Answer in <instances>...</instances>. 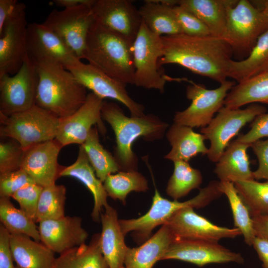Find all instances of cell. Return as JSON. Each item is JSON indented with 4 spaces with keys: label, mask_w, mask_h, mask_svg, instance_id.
Here are the masks:
<instances>
[{
    "label": "cell",
    "mask_w": 268,
    "mask_h": 268,
    "mask_svg": "<svg viewBox=\"0 0 268 268\" xmlns=\"http://www.w3.org/2000/svg\"><path fill=\"white\" fill-rule=\"evenodd\" d=\"M162 53L160 67L177 64L220 84L228 77L233 53L222 38L211 35L191 36L183 33L161 37Z\"/></svg>",
    "instance_id": "1"
},
{
    "label": "cell",
    "mask_w": 268,
    "mask_h": 268,
    "mask_svg": "<svg viewBox=\"0 0 268 268\" xmlns=\"http://www.w3.org/2000/svg\"><path fill=\"white\" fill-rule=\"evenodd\" d=\"M34 62L38 76L37 106L62 119L73 114L84 103L88 94L87 89L69 70L49 60Z\"/></svg>",
    "instance_id": "2"
},
{
    "label": "cell",
    "mask_w": 268,
    "mask_h": 268,
    "mask_svg": "<svg viewBox=\"0 0 268 268\" xmlns=\"http://www.w3.org/2000/svg\"><path fill=\"white\" fill-rule=\"evenodd\" d=\"M102 118L112 127L116 145L114 157L121 171L137 170L138 158L132 146L139 137L152 141L162 138L168 125L153 114L130 117L116 103L104 101Z\"/></svg>",
    "instance_id": "3"
},
{
    "label": "cell",
    "mask_w": 268,
    "mask_h": 268,
    "mask_svg": "<svg viewBox=\"0 0 268 268\" xmlns=\"http://www.w3.org/2000/svg\"><path fill=\"white\" fill-rule=\"evenodd\" d=\"M83 59L112 78L134 85L133 44L94 21L88 33Z\"/></svg>",
    "instance_id": "4"
},
{
    "label": "cell",
    "mask_w": 268,
    "mask_h": 268,
    "mask_svg": "<svg viewBox=\"0 0 268 268\" xmlns=\"http://www.w3.org/2000/svg\"><path fill=\"white\" fill-rule=\"evenodd\" d=\"M222 195L220 182L217 181L210 182L206 186L200 189L196 196L183 202L165 199L155 189L149 210L137 218L119 220L120 226L125 235L129 232H133L137 240L145 241L154 228L160 225L165 224L179 210L187 207H203Z\"/></svg>",
    "instance_id": "5"
},
{
    "label": "cell",
    "mask_w": 268,
    "mask_h": 268,
    "mask_svg": "<svg viewBox=\"0 0 268 268\" xmlns=\"http://www.w3.org/2000/svg\"><path fill=\"white\" fill-rule=\"evenodd\" d=\"M0 136L15 140L24 150L55 139L61 120L36 105L8 116L0 114Z\"/></svg>",
    "instance_id": "6"
},
{
    "label": "cell",
    "mask_w": 268,
    "mask_h": 268,
    "mask_svg": "<svg viewBox=\"0 0 268 268\" xmlns=\"http://www.w3.org/2000/svg\"><path fill=\"white\" fill-rule=\"evenodd\" d=\"M268 30V16L251 1L235 0L226 10L223 39L233 52L249 55L259 38Z\"/></svg>",
    "instance_id": "7"
},
{
    "label": "cell",
    "mask_w": 268,
    "mask_h": 268,
    "mask_svg": "<svg viewBox=\"0 0 268 268\" xmlns=\"http://www.w3.org/2000/svg\"><path fill=\"white\" fill-rule=\"evenodd\" d=\"M162 53L161 37L151 32L142 21L133 44L134 85L163 93L167 81H178V78L169 77L161 71L158 61Z\"/></svg>",
    "instance_id": "8"
},
{
    "label": "cell",
    "mask_w": 268,
    "mask_h": 268,
    "mask_svg": "<svg viewBox=\"0 0 268 268\" xmlns=\"http://www.w3.org/2000/svg\"><path fill=\"white\" fill-rule=\"evenodd\" d=\"M266 111V107L258 104H252L244 109L223 106L210 123L200 131L205 139L210 142L207 154L209 160L216 163L240 130Z\"/></svg>",
    "instance_id": "9"
},
{
    "label": "cell",
    "mask_w": 268,
    "mask_h": 268,
    "mask_svg": "<svg viewBox=\"0 0 268 268\" xmlns=\"http://www.w3.org/2000/svg\"><path fill=\"white\" fill-rule=\"evenodd\" d=\"M188 81L190 84L186 88V95L191 104L184 111L176 112L174 123L192 128H204L224 106V100L235 83L227 80L218 88L208 89L203 84Z\"/></svg>",
    "instance_id": "10"
},
{
    "label": "cell",
    "mask_w": 268,
    "mask_h": 268,
    "mask_svg": "<svg viewBox=\"0 0 268 268\" xmlns=\"http://www.w3.org/2000/svg\"><path fill=\"white\" fill-rule=\"evenodd\" d=\"M38 82L36 65L28 56L15 74L0 76V114L8 116L36 105Z\"/></svg>",
    "instance_id": "11"
},
{
    "label": "cell",
    "mask_w": 268,
    "mask_h": 268,
    "mask_svg": "<svg viewBox=\"0 0 268 268\" xmlns=\"http://www.w3.org/2000/svg\"><path fill=\"white\" fill-rule=\"evenodd\" d=\"M91 6L54 9L43 24L55 32L79 59H83L89 30L94 22Z\"/></svg>",
    "instance_id": "12"
},
{
    "label": "cell",
    "mask_w": 268,
    "mask_h": 268,
    "mask_svg": "<svg viewBox=\"0 0 268 268\" xmlns=\"http://www.w3.org/2000/svg\"><path fill=\"white\" fill-rule=\"evenodd\" d=\"M26 5L18 2L0 34V76L14 75L27 57Z\"/></svg>",
    "instance_id": "13"
},
{
    "label": "cell",
    "mask_w": 268,
    "mask_h": 268,
    "mask_svg": "<svg viewBox=\"0 0 268 268\" xmlns=\"http://www.w3.org/2000/svg\"><path fill=\"white\" fill-rule=\"evenodd\" d=\"M91 9L96 23L133 44L142 19L132 0H94Z\"/></svg>",
    "instance_id": "14"
},
{
    "label": "cell",
    "mask_w": 268,
    "mask_h": 268,
    "mask_svg": "<svg viewBox=\"0 0 268 268\" xmlns=\"http://www.w3.org/2000/svg\"><path fill=\"white\" fill-rule=\"evenodd\" d=\"M67 69L87 89L101 99H112L121 102L128 109L131 116L144 115V106L130 96L126 84L112 78L90 64H85L81 61Z\"/></svg>",
    "instance_id": "15"
},
{
    "label": "cell",
    "mask_w": 268,
    "mask_h": 268,
    "mask_svg": "<svg viewBox=\"0 0 268 268\" xmlns=\"http://www.w3.org/2000/svg\"><path fill=\"white\" fill-rule=\"evenodd\" d=\"M103 102L93 93H89L84 103L75 112L60 120L55 139L63 147L70 144L82 145L94 125L101 134H105L101 116Z\"/></svg>",
    "instance_id": "16"
},
{
    "label": "cell",
    "mask_w": 268,
    "mask_h": 268,
    "mask_svg": "<svg viewBox=\"0 0 268 268\" xmlns=\"http://www.w3.org/2000/svg\"><path fill=\"white\" fill-rule=\"evenodd\" d=\"M173 259L203 267L211 264H243L240 253L233 252L218 242L178 239L171 243L162 260Z\"/></svg>",
    "instance_id": "17"
},
{
    "label": "cell",
    "mask_w": 268,
    "mask_h": 268,
    "mask_svg": "<svg viewBox=\"0 0 268 268\" xmlns=\"http://www.w3.org/2000/svg\"><path fill=\"white\" fill-rule=\"evenodd\" d=\"M175 240H204L218 242L223 238H235L241 235L236 228H229L214 224L198 214L192 207L182 208L164 224Z\"/></svg>",
    "instance_id": "18"
},
{
    "label": "cell",
    "mask_w": 268,
    "mask_h": 268,
    "mask_svg": "<svg viewBox=\"0 0 268 268\" xmlns=\"http://www.w3.org/2000/svg\"><path fill=\"white\" fill-rule=\"evenodd\" d=\"M26 40L28 56L34 62L49 60L67 68L81 61L55 32L43 23L28 25Z\"/></svg>",
    "instance_id": "19"
},
{
    "label": "cell",
    "mask_w": 268,
    "mask_h": 268,
    "mask_svg": "<svg viewBox=\"0 0 268 268\" xmlns=\"http://www.w3.org/2000/svg\"><path fill=\"white\" fill-rule=\"evenodd\" d=\"M62 147L54 139L28 148L24 151L21 169L43 187L55 184L63 167L58 162Z\"/></svg>",
    "instance_id": "20"
},
{
    "label": "cell",
    "mask_w": 268,
    "mask_h": 268,
    "mask_svg": "<svg viewBox=\"0 0 268 268\" xmlns=\"http://www.w3.org/2000/svg\"><path fill=\"white\" fill-rule=\"evenodd\" d=\"M38 230L40 242L59 254L85 244L88 237L81 218L76 216L41 221Z\"/></svg>",
    "instance_id": "21"
},
{
    "label": "cell",
    "mask_w": 268,
    "mask_h": 268,
    "mask_svg": "<svg viewBox=\"0 0 268 268\" xmlns=\"http://www.w3.org/2000/svg\"><path fill=\"white\" fill-rule=\"evenodd\" d=\"M101 213L102 232L100 234V248L109 268H124L129 248L124 240L116 210L109 204Z\"/></svg>",
    "instance_id": "22"
},
{
    "label": "cell",
    "mask_w": 268,
    "mask_h": 268,
    "mask_svg": "<svg viewBox=\"0 0 268 268\" xmlns=\"http://www.w3.org/2000/svg\"><path fill=\"white\" fill-rule=\"evenodd\" d=\"M71 177L82 183L90 191L94 199V205L91 216L95 221L100 220L101 210L108 205V194L103 183L97 177L90 164L84 149L81 145L79 147L75 161L67 167L63 166L60 173V177Z\"/></svg>",
    "instance_id": "23"
},
{
    "label": "cell",
    "mask_w": 268,
    "mask_h": 268,
    "mask_svg": "<svg viewBox=\"0 0 268 268\" xmlns=\"http://www.w3.org/2000/svg\"><path fill=\"white\" fill-rule=\"evenodd\" d=\"M251 144L236 139L230 142L216 163L214 172L220 182L254 180L247 149Z\"/></svg>",
    "instance_id": "24"
},
{
    "label": "cell",
    "mask_w": 268,
    "mask_h": 268,
    "mask_svg": "<svg viewBox=\"0 0 268 268\" xmlns=\"http://www.w3.org/2000/svg\"><path fill=\"white\" fill-rule=\"evenodd\" d=\"M174 240L168 227L162 225L141 246L128 248L125 259V268H152L156 262L162 259Z\"/></svg>",
    "instance_id": "25"
},
{
    "label": "cell",
    "mask_w": 268,
    "mask_h": 268,
    "mask_svg": "<svg viewBox=\"0 0 268 268\" xmlns=\"http://www.w3.org/2000/svg\"><path fill=\"white\" fill-rule=\"evenodd\" d=\"M171 149L164 158L172 161L189 162L198 154H207L208 148L202 134L194 131L192 128L173 123L166 134Z\"/></svg>",
    "instance_id": "26"
},
{
    "label": "cell",
    "mask_w": 268,
    "mask_h": 268,
    "mask_svg": "<svg viewBox=\"0 0 268 268\" xmlns=\"http://www.w3.org/2000/svg\"><path fill=\"white\" fill-rule=\"evenodd\" d=\"M14 261L20 268H53L55 253L41 242L21 234H10Z\"/></svg>",
    "instance_id": "27"
},
{
    "label": "cell",
    "mask_w": 268,
    "mask_h": 268,
    "mask_svg": "<svg viewBox=\"0 0 268 268\" xmlns=\"http://www.w3.org/2000/svg\"><path fill=\"white\" fill-rule=\"evenodd\" d=\"M233 0H176L179 5L197 17L211 36L223 38L226 25V10Z\"/></svg>",
    "instance_id": "28"
},
{
    "label": "cell",
    "mask_w": 268,
    "mask_h": 268,
    "mask_svg": "<svg viewBox=\"0 0 268 268\" xmlns=\"http://www.w3.org/2000/svg\"><path fill=\"white\" fill-rule=\"evenodd\" d=\"M171 4V0H146L138 9L143 22L160 37L182 33Z\"/></svg>",
    "instance_id": "29"
},
{
    "label": "cell",
    "mask_w": 268,
    "mask_h": 268,
    "mask_svg": "<svg viewBox=\"0 0 268 268\" xmlns=\"http://www.w3.org/2000/svg\"><path fill=\"white\" fill-rule=\"evenodd\" d=\"M268 72V30L258 39L246 59L232 60L228 77L240 83L254 76Z\"/></svg>",
    "instance_id": "30"
},
{
    "label": "cell",
    "mask_w": 268,
    "mask_h": 268,
    "mask_svg": "<svg viewBox=\"0 0 268 268\" xmlns=\"http://www.w3.org/2000/svg\"><path fill=\"white\" fill-rule=\"evenodd\" d=\"M53 268H109L101 252L100 234L85 243L61 254L55 260Z\"/></svg>",
    "instance_id": "31"
},
{
    "label": "cell",
    "mask_w": 268,
    "mask_h": 268,
    "mask_svg": "<svg viewBox=\"0 0 268 268\" xmlns=\"http://www.w3.org/2000/svg\"><path fill=\"white\" fill-rule=\"evenodd\" d=\"M256 102L268 105V72L233 86L224 100V106L238 109Z\"/></svg>",
    "instance_id": "32"
},
{
    "label": "cell",
    "mask_w": 268,
    "mask_h": 268,
    "mask_svg": "<svg viewBox=\"0 0 268 268\" xmlns=\"http://www.w3.org/2000/svg\"><path fill=\"white\" fill-rule=\"evenodd\" d=\"M98 129L93 127L81 145L98 179L103 183L107 177L121 171L114 156L100 142Z\"/></svg>",
    "instance_id": "33"
},
{
    "label": "cell",
    "mask_w": 268,
    "mask_h": 268,
    "mask_svg": "<svg viewBox=\"0 0 268 268\" xmlns=\"http://www.w3.org/2000/svg\"><path fill=\"white\" fill-rule=\"evenodd\" d=\"M0 221L10 234L25 235L40 242L38 227L35 221L15 207L10 198H0Z\"/></svg>",
    "instance_id": "34"
},
{
    "label": "cell",
    "mask_w": 268,
    "mask_h": 268,
    "mask_svg": "<svg viewBox=\"0 0 268 268\" xmlns=\"http://www.w3.org/2000/svg\"><path fill=\"white\" fill-rule=\"evenodd\" d=\"M108 196L114 200L126 202L127 195L133 191L146 192L148 189L147 181L137 170L120 171L109 175L103 182Z\"/></svg>",
    "instance_id": "35"
},
{
    "label": "cell",
    "mask_w": 268,
    "mask_h": 268,
    "mask_svg": "<svg viewBox=\"0 0 268 268\" xmlns=\"http://www.w3.org/2000/svg\"><path fill=\"white\" fill-rule=\"evenodd\" d=\"M219 182L221 191L227 197L230 205L234 228L240 230L245 242L252 246L256 234L250 211L238 194L233 182Z\"/></svg>",
    "instance_id": "36"
},
{
    "label": "cell",
    "mask_w": 268,
    "mask_h": 268,
    "mask_svg": "<svg viewBox=\"0 0 268 268\" xmlns=\"http://www.w3.org/2000/svg\"><path fill=\"white\" fill-rule=\"evenodd\" d=\"M174 170L166 189L167 194L174 200L187 195L192 190L199 188L202 182L201 171L193 168L188 162L175 161Z\"/></svg>",
    "instance_id": "37"
},
{
    "label": "cell",
    "mask_w": 268,
    "mask_h": 268,
    "mask_svg": "<svg viewBox=\"0 0 268 268\" xmlns=\"http://www.w3.org/2000/svg\"><path fill=\"white\" fill-rule=\"evenodd\" d=\"M66 191V187L62 185L54 184L43 187L39 200L35 222L65 216Z\"/></svg>",
    "instance_id": "38"
},
{
    "label": "cell",
    "mask_w": 268,
    "mask_h": 268,
    "mask_svg": "<svg viewBox=\"0 0 268 268\" xmlns=\"http://www.w3.org/2000/svg\"><path fill=\"white\" fill-rule=\"evenodd\" d=\"M233 183L251 216L268 212V181L237 180Z\"/></svg>",
    "instance_id": "39"
},
{
    "label": "cell",
    "mask_w": 268,
    "mask_h": 268,
    "mask_svg": "<svg viewBox=\"0 0 268 268\" xmlns=\"http://www.w3.org/2000/svg\"><path fill=\"white\" fill-rule=\"evenodd\" d=\"M25 150L15 140L0 143V173L20 169Z\"/></svg>",
    "instance_id": "40"
},
{
    "label": "cell",
    "mask_w": 268,
    "mask_h": 268,
    "mask_svg": "<svg viewBox=\"0 0 268 268\" xmlns=\"http://www.w3.org/2000/svg\"><path fill=\"white\" fill-rule=\"evenodd\" d=\"M43 188L36 183L30 184L18 190L11 197L18 203L20 209L35 222Z\"/></svg>",
    "instance_id": "41"
},
{
    "label": "cell",
    "mask_w": 268,
    "mask_h": 268,
    "mask_svg": "<svg viewBox=\"0 0 268 268\" xmlns=\"http://www.w3.org/2000/svg\"><path fill=\"white\" fill-rule=\"evenodd\" d=\"M172 8L182 33L191 36L211 35L206 26L195 15L178 5Z\"/></svg>",
    "instance_id": "42"
},
{
    "label": "cell",
    "mask_w": 268,
    "mask_h": 268,
    "mask_svg": "<svg viewBox=\"0 0 268 268\" xmlns=\"http://www.w3.org/2000/svg\"><path fill=\"white\" fill-rule=\"evenodd\" d=\"M35 183L23 170L0 173V196L11 198L18 190L23 187Z\"/></svg>",
    "instance_id": "43"
},
{
    "label": "cell",
    "mask_w": 268,
    "mask_h": 268,
    "mask_svg": "<svg viewBox=\"0 0 268 268\" xmlns=\"http://www.w3.org/2000/svg\"><path fill=\"white\" fill-rule=\"evenodd\" d=\"M251 129L245 134H239L238 141L252 144L263 137L268 138V113L257 116L250 124Z\"/></svg>",
    "instance_id": "44"
},
{
    "label": "cell",
    "mask_w": 268,
    "mask_h": 268,
    "mask_svg": "<svg viewBox=\"0 0 268 268\" xmlns=\"http://www.w3.org/2000/svg\"><path fill=\"white\" fill-rule=\"evenodd\" d=\"M251 147L256 155L259 166L253 171L255 179L268 181V139L259 140L251 144Z\"/></svg>",
    "instance_id": "45"
},
{
    "label": "cell",
    "mask_w": 268,
    "mask_h": 268,
    "mask_svg": "<svg viewBox=\"0 0 268 268\" xmlns=\"http://www.w3.org/2000/svg\"><path fill=\"white\" fill-rule=\"evenodd\" d=\"M10 247V234L0 225V268H16Z\"/></svg>",
    "instance_id": "46"
},
{
    "label": "cell",
    "mask_w": 268,
    "mask_h": 268,
    "mask_svg": "<svg viewBox=\"0 0 268 268\" xmlns=\"http://www.w3.org/2000/svg\"><path fill=\"white\" fill-rule=\"evenodd\" d=\"M18 2L16 0H0V34L14 13Z\"/></svg>",
    "instance_id": "47"
},
{
    "label": "cell",
    "mask_w": 268,
    "mask_h": 268,
    "mask_svg": "<svg viewBox=\"0 0 268 268\" xmlns=\"http://www.w3.org/2000/svg\"><path fill=\"white\" fill-rule=\"evenodd\" d=\"M256 236L268 241V212L252 216Z\"/></svg>",
    "instance_id": "48"
},
{
    "label": "cell",
    "mask_w": 268,
    "mask_h": 268,
    "mask_svg": "<svg viewBox=\"0 0 268 268\" xmlns=\"http://www.w3.org/2000/svg\"><path fill=\"white\" fill-rule=\"evenodd\" d=\"M252 246L262 263L263 268H268V241L256 236Z\"/></svg>",
    "instance_id": "49"
},
{
    "label": "cell",
    "mask_w": 268,
    "mask_h": 268,
    "mask_svg": "<svg viewBox=\"0 0 268 268\" xmlns=\"http://www.w3.org/2000/svg\"><path fill=\"white\" fill-rule=\"evenodd\" d=\"M94 0H54L53 2L58 6L67 8L82 4L92 6Z\"/></svg>",
    "instance_id": "50"
},
{
    "label": "cell",
    "mask_w": 268,
    "mask_h": 268,
    "mask_svg": "<svg viewBox=\"0 0 268 268\" xmlns=\"http://www.w3.org/2000/svg\"><path fill=\"white\" fill-rule=\"evenodd\" d=\"M252 3L268 16V0H255Z\"/></svg>",
    "instance_id": "51"
},
{
    "label": "cell",
    "mask_w": 268,
    "mask_h": 268,
    "mask_svg": "<svg viewBox=\"0 0 268 268\" xmlns=\"http://www.w3.org/2000/svg\"><path fill=\"white\" fill-rule=\"evenodd\" d=\"M16 268H20L18 267L17 266H16Z\"/></svg>",
    "instance_id": "52"
},
{
    "label": "cell",
    "mask_w": 268,
    "mask_h": 268,
    "mask_svg": "<svg viewBox=\"0 0 268 268\" xmlns=\"http://www.w3.org/2000/svg\"></svg>",
    "instance_id": "53"
}]
</instances>
